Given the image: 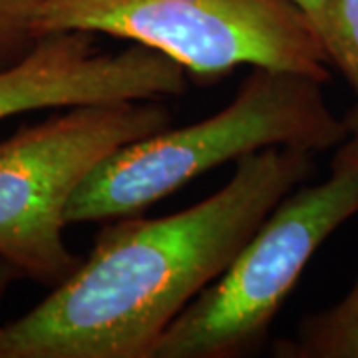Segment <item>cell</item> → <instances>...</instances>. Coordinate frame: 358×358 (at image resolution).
<instances>
[{"label": "cell", "mask_w": 358, "mask_h": 358, "mask_svg": "<svg viewBox=\"0 0 358 358\" xmlns=\"http://www.w3.org/2000/svg\"><path fill=\"white\" fill-rule=\"evenodd\" d=\"M171 120L155 100L86 103L0 141V257L46 287L70 277L82 263L64 241L74 192L103 159Z\"/></svg>", "instance_id": "5"}, {"label": "cell", "mask_w": 358, "mask_h": 358, "mask_svg": "<svg viewBox=\"0 0 358 358\" xmlns=\"http://www.w3.org/2000/svg\"><path fill=\"white\" fill-rule=\"evenodd\" d=\"M18 277H22V275L18 273V268L14 267L10 261H6V259L0 257V301H2V296L6 294L8 287H10Z\"/></svg>", "instance_id": "10"}, {"label": "cell", "mask_w": 358, "mask_h": 358, "mask_svg": "<svg viewBox=\"0 0 358 358\" xmlns=\"http://www.w3.org/2000/svg\"><path fill=\"white\" fill-rule=\"evenodd\" d=\"M277 358H358V279L336 305L308 315L291 338L273 346Z\"/></svg>", "instance_id": "7"}, {"label": "cell", "mask_w": 358, "mask_h": 358, "mask_svg": "<svg viewBox=\"0 0 358 358\" xmlns=\"http://www.w3.org/2000/svg\"><path fill=\"white\" fill-rule=\"evenodd\" d=\"M346 138L345 122L324 102L322 82L255 66L215 115L162 129L103 159L72 195L66 223L141 215L213 167L267 148L322 152Z\"/></svg>", "instance_id": "2"}, {"label": "cell", "mask_w": 358, "mask_h": 358, "mask_svg": "<svg viewBox=\"0 0 358 358\" xmlns=\"http://www.w3.org/2000/svg\"><path fill=\"white\" fill-rule=\"evenodd\" d=\"M40 0H0V68L24 58L38 42Z\"/></svg>", "instance_id": "9"}, {"label": "cell", "mask_w": 358, "mask_h": 358, "mask_svg": "<svg viewBox=\"0 0 358 358\" xmlns=\"http://www.w3.org/2000/svg\"><path fill=\"white\" fill-rule=\"evenodd\" d=\"M72 30L154 48L199 82L237 66L331 78L319 30L294 0H40V38Z\"/></svg>", "instance_id": "4"}, {"label": "cell", "mask_w": 358, "mask_h": 358, "mask_svg": "<svg viewBox=\"0 0 358 358\" xmlns=\"http://www.w3.org/2000/svg\"><path fill=\"white\" fill-rule=\"evenodd\" d=\"M329 60L355 92V103L343 117L348 138L358 140V0H324L317 20Z\"/></svg>", "instance_id": "8"}, {"label": "cell", "mask_w": 358, "mask_h": 358, "mask_svg": "<svg viewBox=\"0 0 358 358\" xmlns=\"http://www.w3.org/2000/svg\"><path fill=\"white\" fill-rule=\"evenodd\" d=\"M294 2L310 16V20L317 26V20H319L320 13H322V6H324V0H294Z\"/></svg>", "instance_id": "11"}, {"label": "cell", "mask_w": 358, "mask_h": 358, "mask_svg": "<svg viewBox=\"0 0 358 358\" xmlns=\"http://www.w3.org/2000/svg\"><path fill=\"white\" fill-rule=\"evenodd\" d=\"M310 171V152L267 148L189 209L110 219L70 277L0 327V358H154L169 324Z\"/></svg>", "instance_id": "1"}, {"label": "cell", "mask_w": 358, "mask_h": 358, "mask_svg": "<svg viewBox=\"0 0 358 358\" xmlns=\"http://www.w3.org/2000/svg\"><path fill=\"white\" fill-rule=\"evenodd\" d=\"M358 215V140L346 138L329 178L273 207L225 273L205 287L155 346L154 358H241L257 352L310 257Z\"/></svg>", "instance_id": "3"}, {"label": "cell", "mask_w": 358, "mask_h": 358, "mask_svg": "<svg viewBox=\"0 0 358 358\" xmlns=\"http://www.w3.org/2000/svg\"><path fill=\"white\" fill-rule=\"evenodd\" d=\"M185 88V68L154 48L134 44L98 54L92 32H54L0 68V120L34 110L157 100L181 96Z\"/></svg>", "instance_id": "6"}]
</instances>
